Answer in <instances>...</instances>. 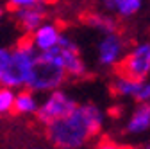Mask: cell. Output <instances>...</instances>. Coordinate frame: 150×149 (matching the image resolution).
I'll use <instances>...</instances> for the list:
<instances>
[{
	"label": "cell",
	"mask_w": 150,
	"mask_h": 149,
	"mask_svg": "<svg viewBox=\"0 0 150 149\" xmlns=\"http://www.w3.org/2000/svg\"><path fill=\"white\" fill-rule=\"evenodd\" d=\"M141 4H143V0H104L105 9L122 18H129V16L136 14L141 9Z\"/></svg>",
	"instance_id": "12"
},
{
	"label": "cell",
	"mask_w": 150,
	"mask_h": 149,
	"mask_svg": "<svg viewBox=\"0 0 150 149\" xmlns=\"http://www.w3.org/2000/svg\"><path fill=\"white\" fill-rule=\"evenodd\" d=\"M86 24L89 25V27H95L97 31H102V32H105V34H109V32H116V29H118V24H116V20L112 16H107V14H100V13H89V14H86Z\"/></svg>",
	"instance_id": "14"
},
{
	"label": "cell",
	"mask_w": 150,
	"mask_h": 149,
	"mask_svg": "<svg viewBox=\"0 0 150 149\" xmlns=\"http://www.w3.org/2000/svg\"><path fill=\"white\" fill-rule=\"evenodd\" d=\"M40 104L38 99L34 97V92L29 90H22L20 94H16V101H14V113H22V115H29V113H36Z\"/></svg>",
	"instance_id": "13"
},
{
	"label": "cell",
	"mask_w": 150,
	"mask_h": 149,
	"mask_svg": "<svg viewBox=\"0 0 150 149\" xmlns=\"http://www.w3.org/2000/svg\"><path fill=\"white\" fill-rule=\"evenodd\" d=\"M150 128V102H141L130 115L125 129L127 133H143Z\"/></svg>",
	"instance_id": "10"
},
{
	"label": "cell",
	"mask_w": 150,
	"mask_h": 149,
	"mask_svg": "<svg viewBox=\"0 0 150 149\" xmlns=\"http://www.w3.org/2000/svg\"><path fill=\"white\" fill-rule=\"evenodd\" d=\"M13 14H14L16 24L20 25V29L23 32H34L43 25L47 11L43 6L36 4V6L23 7V9H16V11H13Z\"/></svg>",
	"instance_id": "8"
},
{
	"label": "cell",
	"mask_w": 150,
	"mask_h": 149,
	"mask_svg": "<svg viewBox=\"0 0 150 149\" xmlns=\"http://www.w3.org/2000/svg\"><path fill=\"white\" fill-rule=\"evenodd\" d=\"M14 101H16V94L13 92V88L2 86V90H0V111L2 113L14 111Z\"/></svg>",
	"instance_id": "15"
},
{
	"label": "cell",
	"mask_w": 150,
	"mask_h": 149,
	"mask_svg": "<svg viewBox=\"0 0 150 149\" xmlns=\"http://www.w3.org/2000/svg\"><path fill=\"white\" fill-rule=\"evenodd\" d=\"M41 0H7V6L16 11V9H23V7H29V6H36L40 4Z\"/></svg>",
	"instance_id": "17"
},
{
	"label": "cell",
	"mask_w": 150,
	"mask_h": 149,
	"mask_svg": "<svg viewBox=\"0 0 150 149\" xmlns=\"http://www.w3.org/2000/svg\"><path fill=\"white\" fill-rule=\"evenodd\" d=\"M141 86H143V81H136V79H130L127 76L118 74V76L115 77V81H112V85H111V90H112V94H116L120 97L138 99Z\"/></svg>",
	"instance_id": "11"
},
{
	"label": "cell",
	"mask_w": 150,
	"mask_h": 149,
	"mask_svg": "<svg viewBox=\"0 0 150 149\" xmlns=\"http://www.w3.org/2000/svg\"><path fill=\"white\" fill-rule=\"evenodd\" d=\"M59 52L63 58V65L66 68V74L70 77H84L86 76V65L79 54V47L75 45V42L68 36H61L59 42Z\"/></svg>",
	"instance_id": "7"
},
{
	"label": "cell",
	"mask_w": 150,
	"mask_h": 149,
	"mask_svg": "<svg viewBox=\"0 0 150 149\" xmlns=\"http://www.w3.org/2000/svg\"><path fill=\"white\" fill-rule=\"evenodd\" d=\"M143 149H150V144H146V145H145V147H143Z\"/></svg>",
	"instance_id": "19"
},
{
	"label": "cell",
	"mask_w": 150,
	"mask_h": 149,
	"mask_svg": "<svg viewBox=\"0 0 150 149\" xmlns=\"http://www.w3.org/2000/svg\"><path fill=\"white\" fill-rule=\"evenodd\" d=\"M61 31L55 24H43L38 31L32 32V43L36 45V49L40 52H47V50H52L59 45L61 42Z\"/></svg>",
	"instance_id": "9"
},
{
	"label": "cell",
	"mask_w": 150,
	"mask_h": 149,
	"mask_svg": "<svg viewBox=\"0 0 150 149\" xmlns=\"http://www.w3.org/2000/svg\"><path fill=\"white\" fill-rule=\"evenodd\" d=\"M77 106L79 104L75 102L68 94H64L63 90H54L40 104V108H38V111H36V117H38V120H40L41 124L48 126L54 120L70 115Z\"/></svg>",
	"instance_id": "5"
},
{
	"label": "cell",
	"mask_w": 150,
	"mask_h": 149,
	"mask_svg": "<svg viewBox=\"0 0 150 149\" xmlns=\"http://www.w3.org/2000/svg\"><path fill=\"white\" fill-rule=\"evenodd\" d=\"M104 115L95 104L77 106L70 115L47 126V138L55 149H79L100 133Z\"/></svg>",
	"instance_id": "1"
},
{
	"label": "cell",
	"mask_w": 150,
	"mask_h": 149,
	"mask_svg": "<svg viewBox=\"0 0 150 149\" xmlns=\"http://www.w3.org/2000/svg\"><path fill=\"white\" fill-rule=\"evenodd\" d=\"M66 76L68 74L63 65L59 47H55L52 50L38 54L27 88L32 92H54L64 83Z\"/></svg>",
	"instance_id": "3"
},
{
	"label": "cell",
	"mask_w": 150,
	"mask_h": 149,
	"mask_svg": "<svg viewBox=\"0 0 150 149\" xmlns=\"http://www.w3.org/2000/svg\"><path fill=\"white\" fill-rule=\"evenodd\" d=\"M95 149H132V147H129L125 144H120V142H115V140H111V138H105V140L98 142Z\"/></svg>",
	"instance_id": "16"
},
{
	"label": "cell",
	"mask_w": 150,
	"mask_h": 149,
	"mask_svg": "<svg viewBox=\"0 0 150 149\" xmlns=\"http://www.w3.org/2000/svg\"><path fill=\"white\" fill-rule=\"evenodd\" d=\"M40 50L32 40L18 42L14 49L0 50V83L7 88L27 86Z\"/></svg>",
	"instance_id": "2"
},
{
	"label": "cell",
	"mask_w": 150,
	"mask_h": 149,
	"mask_svg": "<svg viewBox=\"0 0 150 149\" xmlns=\"http://www.w3.org/2000/svg\"><path fill=\"white\" fill-rule=\"evenodd\" d=\"M125 42L118 32H109L98 43V63L102 67H118L123 59Z\"/></svg>",
	"instance_id": "6"
},
{
	"label": "cell",
	"mask_w": 150,
	"mask_h": 149,
	"mask_svg": "<svg viewBox=\"0 0 150 149\" xmlns=\"http://www.w3.org/2000/svg\"><path fill=\"white\" fill-rule=\"evenodd\" d=\"M118 74L136 81H145L150 74V42L138 43L118 65Z\"/></svg>",
	"instance_id": "4"
},
{
	"label": "cell",
	"mask_w": 150,
	"mask_h": 149,
	"mask_svg": "<svg viewBox=\"0 0 150 149\" xmlns=\"http://www.w3.org/2000/svg\"><path fill=\"white\" fill-rule=\"evenodd\" d=\"M50 2H55V0H41V4H50Z\"/></svg>",
	"instance_id": "18"
}]
</instances>
